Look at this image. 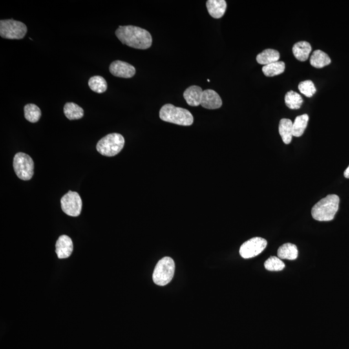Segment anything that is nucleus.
<instances>
[{
    "mask_svg": "<svg viewBox=\"0 0 349 349\" xmlns=\"http://www.w3.org/2000/svg\"><path fill=\"white\" fill-rule=\"evenodd\" d=\"M116 34L123 44L138 50H147L152 44L150 33L138 26H120L117 28Z\"/></svg>",
    "mask_w": 349,
    "mask_h": 349,
    "instance_id": "nucleus-1",
    "label": "nucleus"
},
{
    "mask_svg": "<svg viewBox=\"0 0 349 349\" xmlns=\"http://www.w3.org/2000/svg\"><path fill=\"white\" fill-rule=\"evenodd\" d=\"M340 198L337 195H328L313 206L312 216L318 222H330L334 218L339 209Z\"/></svg>",
    "mask_w": 349,
    "mask_h": 349,
    "instance_id": "nucleus-2",
    "label": "nucleus"
},
{
    "mask_svg": "<svg viewBox=\"0 0 349 349\" xmlns=\"http://www.w3.org/2000/svg\"><path fill=\"white\" fill-rule=\"evenodd\" d=\"M161 120L174 124L189 126L194 122V116L188 110L172 104L163 106L159 112Z\"/></svg>",
    "mask_w": 349,
    "mask_h": 349,
    "instance_id": "nucleus-3",
    "label": "nucleus"
},
{
    "mask_svg": "<svg viewBox=\"0 0 349 349\" xmlns=\"http://www.w3.org/2000/svg\"><path fill=\"white\" fill-rule=\"evenodd\" d=\"M176 264L172 258L164 257L156 264L154 271L153 280L158 286H165L169 284L173 279Z\"/></svg>",
    "mask_w": 349,
    "mask_h": 349,
    "instance_id": "nucleus-4",
    "label": "nucleus"
},
{
    "mask_svg": "<svg viewBox=\"0 0 349 349\" xmlns=\"http://www.w3.org/2000/svg\"><path fill=\"white\" fill-rule=\"evenodd\" d=\"M124 144V138L122 134H111L98 141L96 150L104 156H114L122 151Z\"/></svg>",
    "mask_w": 349,
    "mask_h": 349,
    "instance_id": "nucleus-5",
    "label": "nucleus"
},
{
    "mask_svg": "<svg viewBox=\"0 0 349 349\" xmlns=\"http://www.w3.org/2000/svg\"><path fill=\"white\" fill-rule=\"evenodd\" d=\"M28 28L21 22L14 20H2L0 21V36L3 38L21 40L25 37Z\"/></svg>",
    "mask_w": 349,
    "mask_h": 349,
    "instance_id": "nucleus-6",
    "label": "nucleus"
},
{
    "mask_svg": "<svg viewBox=\"0 0 349 349\" xmlns=\"http://www.w3.org/2000/svg\"><path fill=\"white\" fill-rule=\"evenodd\" d=\"M13 167L18 178L24 180H28L34 174V162L30 156L24 153L15 154Z\"/></svg>",
    "mask_w": 349,
    "mask_h": 349,
    "instance_id": "nucleus-7",
    "label": "nucleus"
},
{
    "mask_svg": "<svg viewBox=\"0 0 349 349\" xmlns=\"http://www.w3.org/2000/svg\"><path fill=\"white\" fill-rule=\"evenodd\" d=\"M61 207L63 212L72 217H78L81 214L82 202L77 192L70 191L61 198Z\"/></svg>",
    "mask_w": 349,
    "mask_h": 349,
    "instance_id": "nucleus-8",
    "label": "nucleus"
},
{
    "mask_svg": "<svg viewBox=\"0 0 349 349\" xmlns=\"http://www.w3.org/2000/svg\"><path fill=\"white\" fill-rule=\"evenodd\" d=\"M267 246L266 240L262 238H254L242 245L240 250V256L244 259H250L260 255Z\"/></svg>",
    "mask_w": 349,
    "mask_h": 349,
    "instance_id": "nucleus-9",
    "label": "nucleus"
},
{
    "mask_svg": "<svg viewBox=\"0 0 349 349\" xmlns=\"http://www.w3.org/2000/svg\"><path fill=\"white\" fill-rule=\"evenodd\" d=\"M110 72L114 76L130 78L136 74V70L131 64L116 60L110 65Z\"/></svg>",
    "mask_w": 349,
    "mask_h": 349,
    "instance_id": "nucleus-10",
    "label": "nucleus"
},
{
    "mask_svg": "<svg viewBox=\"0 0 349 349\" xmlns=\"http://www.w3.org/2000/svg\"><path fill=\"white\" fill-rule=\"evenodd\" d=\"M222 98L217 92L212 90H203L200 105L208 110H216L222 107Z\"/></svg>",
    "mask_w": 349,
    "mask_h": 349,
    "instance_id": "nucleus-11",
    "label": "nucleus"
},
{
    "mask_svg": "<svg viewBox=\"0 0 349 349\" xmlns=\"http://www.w3.org/2000/svg\"><path fill=\"white\" fill-rule=\"evenodd\" d=\"M74 250V244L69 236H61L56 244V253L59 259H66L70 257Z\"/></svg>",
    "mask_w": 349,
    "mask_h": 349,
    "instance_id": "nucleus-12",
    "label": "nucleus"
},
{
    "mask_svg": "<svg viewBox=\"0 0 349 349\" xmlns=\"http://www.w3.org/2000/svg\"><path fill=\"white\" fill-rule=\"evenodd\" d=\"M206 6L210 15L214 18L218 19L224 16L227 4L224 0H208Z\"/></svg>",
    "mask_w": 349,
    "mask_h": 349,
    "instance_id": "nucleus-13",
    "label": "nucleus"
},
{
    "mask_svg": "<svg viewBox=\"0 0 349 349\" xmlns=\"http://www.w3.org/2000/svg\"><path fill=\"white\" fill-rule=\"evenodd\" d=\"M203 90L198 86H192L188 88L184 92V98L188 104L193 107L200 105Z\"/></svg>",
    "mask_w": 349,
    "mask_h": 349,
    "instance_id": "nucleus-14",
    "label": "nucleus"
},
{
    "mask_svg": "<svg viewBox=\"0 0 349 349\" xmlns=\"http://www.w3.org/2000/svg\"><path fill=\"white\" fill-rule=\"evenodd\" d=\"M312 50L310 44L307 42H300L294 44L292 48L293 54L298 60L304 62L307 60Z\"/></svg>",
    "mask_w": 349,
    "mask_h": 349,
    "instance_id": "nucleus-15",
    "label": "nucleus"
},
{
    "mask_svg": "<svg viewBox=\"0 0 349 349\" xmlns=\"http://www.w3.org/2000/svg\"><path fill=\"white\" fill-rule=\"evenodd\" d=\"M279 132L284 142L286 144H289L294 136L293 122L290 119L282 118L280 120Z\"/></svg>",
    "mask_w": 349,
    "mask_h": 349,
    "instance_id": "nucleus-16",
    "label": "nucleus"
},
{
    "mask_svg": "<svg viewBox=\"0 0 349 349\" xmlns=\"http://www.w3.org/2000/svg\"><path fill=\"white\" fill-rule=\"evenodd\" d=\"M280 58V54L278 50L267 48L258 55L256 60L262 65L266 66L279 61Z\"/></svg>",
    "mask_w": 349,
    "mask_h": 349,
    "instance_id": "nucleus-17",
    "label": "nucleus"
},
{
    "mask_svg": "<svg viewBox=\"0 0 349 349\" xmlns=\"http://www.w3.org/2000/svg\"><path fill=\"white\" fill-rule=\"evenodd\" d=\"M310 63L314 68L320 69L329 65L331 63V60L326 52L321 50H316L311 55Z\"/></svg>",
    "mask_w": 349,
    "mask_h": 349,
    "instance_id": "nucleus-18",
    "label": "nucleus"
},
{
    "mask_svg": "<svg viewBox=\"0 0 349 349\" xmlns=\"http://www.w3.org/2000/svg\"><path fill=\"white\" fill-rule=\"evenodd\" d=\"M278 256L280 260H296L298 256L297 246L292 244H282L278 249Z\"/></svg>",
    "mask_w": 349,
    "mask_h": 349,
    "instance_id": "nucleus-19",
    "label": "nucleus"
},
{
    "mask_svg": "<svg viewBox=\"0 0 349 349\" xmlns=\"http://www.w3.org/2000/svg\"><path fill=\"white\" fill-rule=\"evenodd\" d=\"M64 112L66 116L70 120L80 119L84 114L82 108L74 102L66 104L64 108Z\"/></svg>",
    "mask_w": 349,
    "mask_h": 349,
    "instance_id": "nucleus-20",
    "label": "nucleus"
},
{
    "mask_svg": "<svg viewBox=\"0 0 349 349\" xmlns=\"http://www.w3.org/2000/svg\"><path fill=\"white\" fill-rule=\"evenodd\" d=\"M309 120L308 114H304L296 118L293 122V136L300 138L304 134Z\"/></svg>",
    "mask_w": 349,
    "mask_h": 349,
    "instance_id": "nucleus-21",
    "label": "nucleus"
},
{
    "mask_svg": "<svg viewBox=\"0 0 349 349\" xmlns=\"http://www.w3.org/2000/svg\"><path fill=\"white\" fill-rule=\"evenodd\" d=\"M286 70V64L284 62L278 61L276 62L264 66L262 72L265 76L272 77L282 74Z\"/></svg>",
    "mask_w": 349,
    "mask_h": 349,
    "instance_id": "nucleus-22",
    "label": "nucleus"
},
{
    "mask_svg": "<svg viewBox=\"0 0 349 349\" xmlns=\"http://www.w3.org/2000/svg\"><path fill=\"white\" fill-rule=\"evenodd\" d=\"M284 101H286L287 107L291 110L300 109L304 102L301 96L293 90L287 92Z\"/></svg>",
    "mask_w": 349,
    "mask_h": 349,
    "instance_id": "nucleus-23",
    "label": "nucleus"
},
{
    "mask_svg": "<svg viewBox=\"0 0 349 349\" xmlns=\"http://www.w3.org/2000/svg\"><path fill=\"white\" fill-rule=\"evenodd\" d=\"M25 118L28 122L36 123L41 117V110L36 105L28 104L24 108Z\"/></svg>",
    "mask_w": 349,
    "mask_h": 349,
    "instance_id": "nucleus-24",
    "label": "nucleus"
},
{
    "mask_svg": "<svg viewBox=\"0 0 349 349\" xmlns=\"http://www.w3.org/2000/svg\"><path fill=\"white\" fill-rule=\"evenodd\" d=\"M89 84L90 89L97 94H102L108 89L106 80L102 76H94L90 79Z\"/></svg>",
    "mask_w": 349,
    "mask_h": 349,
    "instance_id": "nucleus-25",
    "label": "nucleus"
},
{
    "mask_svg": "<svg viewBox=\"0 0 349 349\" xmlns=\"http://www.w3.org/2000/svg\"><path fill=\"white\" fill-rule=\"evenodd\" d=\"M264 267L269 271H280L284 270L286 264L282 260L278 257H270L264 262Z\"/></svg>",
    "mask_w": 349,
    "mask_h": 349,
    "instance_id": "nucleus-26",
    "label": "nucleus"
},
{
    "mask_svg": "<svg viewBox=\"0 0 349 349\" xmlns=\"http://www.w3.org/2000/svg\"><path fill=\"white\" fill-rule=\"evenodd\" d=\"M298 89L302 94L306 97H312L316 92L314 84L311 80L302 82L298 86Z\"/></svg>",
    "mask_w": 349,
    "mask_h": 349,
    "instance_id": "nucleus-27",
    "label": "nucleus"
},
{
    "mask_svg": "<svg viewBox=\"0 0 349 349\" xmlns=\"http://www.w3.org/2000/svg\"><path fill=\"white\" fill-rule=\"evenodd\" d=\"M344 178H349V166L348 168L346 170V171L344 172Z\"/></svg>",
    "mask_w": 349,
    "mask_h": 349,
    "instance_id": "nucleus-28",
    "label": "nucleus"
}]
</instances>
